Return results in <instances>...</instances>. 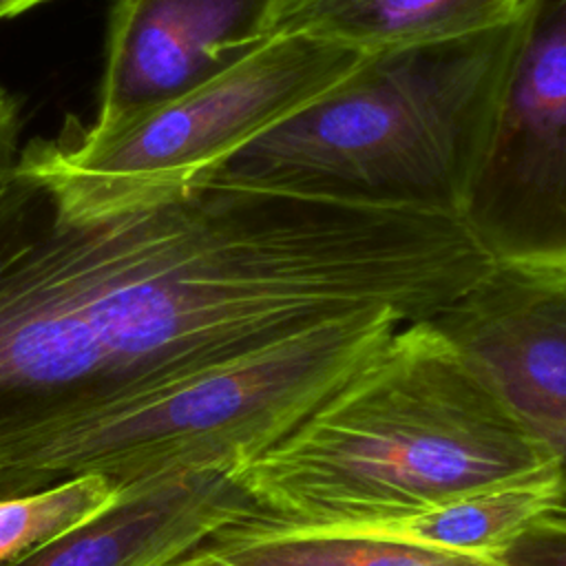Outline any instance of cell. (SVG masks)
Wrapping results in <instances>:
<instances>
[{
    "mask_svg": "<svg viewBox=\"0 0 566 566\" xmlns=\"http://www.w3.org/2000/svg\"><path fill=\"white\" fill-rule=\"evenodd\" d=\"M124 484L106 475H80L53 486L0 497V566L108 509Z\"/></svg>",
    "mask_w": 566,
    "mask_h": 566,
    "instance_id": "obj_13",
    "label": "cell"
},
{
    "mask_svg": "<svg viewBox=\"0 0 566 566\" xmlns=\"http://www.w3.org/2000/svg\"><path fill=\"white\" fill-rule=\"evenodd\" d=\"M460 221L495 265L566 268V0H522Z\"/></svg>",
    "mask_w": 566,
    "mask_h": 566,
    "instance_id": "obj_6",
    "label": "cell"
},
{
    "mask_svg": "<svg viewBox=\"0 0 566 566\" xmlns=\"http://www.w3.org/2000/svg\"><path fill=\"white\" fill-rule=\"evenodd\" d=\"M509 35L511 22L367 53L327 91L208 175L460 217Z\"/></svg>",
    "mask_w": 566,
    "mask_h": 566,
    "instance_id": "obj_3",
    "label": "cell"
},
{
    "mask_svg": "<svg viewBox=\"0 0 566 566\" xmlns=\"http://www.w3.org/2000/svg\"><path fill=\"white\" fill-rule=\"evenodd\" d=\"M402 323L347 314L192 376L66 438L27 493L93 473L128 484L175 467H237L285 438Z\"/></svg>",
    "mask_w": 566,
    "mask_h": 566,
    "instance_id": "obj_4",
    "label": "cell"
},
{
    "mask_svg": "<svg viewBox=\"0 0 566 566\" xmlns=\"http://www.w3.org/2000/svg\"><path fill=\"white\" fill-rule=\"evenodd\" d=\"M42 2H46V0H0V20L18 15L31 7L42 4Z\"/></svg>",
    "mask_w": 566,
    "mask_h": 566,
    "instance_id": "obj_16",
    "label": "cell"
},
{
    "mask_svg": "<svg viewBox=\"0 0 566 566\" xmlns=\"http://www.w3.org/2000/svg\"><path fill=\"white\" fill-rule=\"evenodd\" d=\"M290 0H115L93 128L223 73L270 40Z\"/></svg>",
    "mask_w": 566,
    "mask_h": 566,
    "instance_id": "obj_8",
    "label": "cell"
},
{
    "mask_svg": "<svg viewBox=\"0 0 566 566\" xmlns=\"http://www.w3.org/2000/svg\"><path fill=\"white\" fill-rule=\"evenodd\" d=\"M172 566H511L387 533L248 517L208 535Z\"/></svg>",
    "mask_w": 566,
    "mask_h": 566,
    "instance_id": "obj_10",
    "label": "cell"
},
{
    "mask_svg": "<svg viewBox=\"0 0 566 566\" xmlns=\"http://www.w3.org/2000/svg\"><path fill=\"white\" fill-rule=\"evenodd\" d=\"M562 473L502 482L440 506L356 531L387 533L475 555H500L539 513L559 500Z\"/></svg>",
    "mask_w": 566,
    "mask_h": 566,
    "instance_id": "obj_12",
    "label": "cell"
},
{
    "mask_svg": "<svg viewBox=\"0 0 566 566\" xmlns=\"http://www.w3.org/2000/svg\"><path fill=\"white\" fill-rule=\"evenodd\" d=\"M429 321L557 455L566 504V268L493 265Z\"/></svg>",
    "mask_w": 566,
    "mask_h": 566,
    "instance_id": "obj_7",
    "label": "cell"
},
{
    "mask_svg": "<svg viewBox=\"0 0 566 566\" xmlns=\"http://www.w3.org/2000/svg\"><path fill=\"white\" fill-rule=\"evenodd\" d=\"M20 115L15 102L0 88V172L11 168L20 155L18 148Z\"/></svg>",
    "mask_w": 566,
    "mask_h": 566,
    "instance_id": "obj_15",
    "label": "cell"
},
{
    "mask_svg": "<svg viewBox=\"0 0 566 566\" xmlns=\"http://www.w3.org/2000/svg\"><path fill=\"white\" fill-rule=\"evenodd\" d=\"M522 0H290L276 33H298L358 53L418 46L495 29Z\"/></svg>",
    "mask_w": 566,
    "mask_h": 566,
    "instance_id": "obj_11",
    "label": "cell"
},
{
    "mask_svg": "<svg viewBox=\"0 0 566 566\" xmlns=\"http://www.w3.org/2000/svg\"><path fill=\"white\" fill-rule=\"evenodd\" d=\"M248 517L261 513L234 467H175L124 484L108 509L2 566H172Z\"/></svg>",
    "mask_w": 566,
    "mask_h": 566,
    "instance_id": "obj_9",
    "label": "cell"
},
{
    "mask_svg": "<svg viewBox=\"0 0 566 566\" xmlns=\"http://www.w3.org/2000/svg\"><path fill=\"white\" fill-rule=\"evenodd\" d=\"M478 274L453 214L206 175L66 217L13 164L0 172V497L115 411L347 314L431 318Z\"/></svg>",
    "mask_w": 566,
    "mask_h": 566,
    "instance_id": "obj_1",
    "label": "cell"
},
{
    "mask_svg": "<svg viewBox=\"0 0 566 566\" xmlns=\"http://www.w3.org/2000/svg\"><path fill=\"white\" fill-rule=\"evenodd\" d=\"M553 471L557 455L429 318L398 325L285 438L234 467L261 517L321 528L389 522Z\"/></svg>",
    "mask_w": 566,
    "mask_h": 566,
    "instance_id": "obj_2",
    "label": "cell"
},
{
    "mask_svg": "<svg viewBox=\"0 0 566 566\" xmlns=\"http://www.w3.org/2000/svg\"><path fill=\"white\" fill-rule=\"evenodd\" d=\"M354 49L274 33L212 80L111 128L66 124L20 150L15 166L66 217L146 206L208 175L226 157L347 75Z\"/></svg>",
    "mask_w": 566,
    "mask_h": 566,
    "instance_id": "obj_5",
    "label": "cell"
},
{
    "mask_svg": "<svg viewBox=\"0 0 566 566\" xmlns=\"http://www.w3.org/2000/svg\"><path fill=\"white\" fill-rule=\"evenodd\" d=\"M497 557L511 566H566V504L539 513Z\"/></svg>",
    "mask_w": 566,
    "mask_h": 566,
    "instance_id": "obj_14",
    "label": "cell"
}]
</instances>
